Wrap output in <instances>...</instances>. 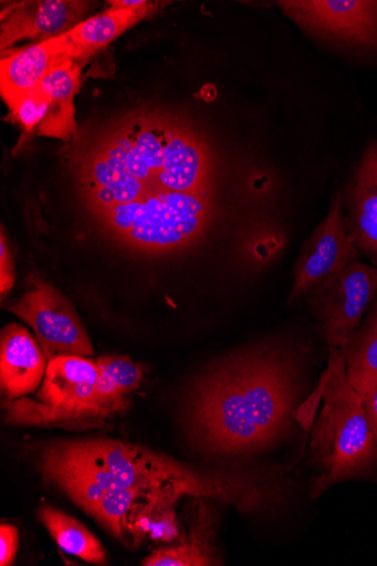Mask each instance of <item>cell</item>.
<instances>
[{
	"label": "cell",
	"mask_w": 377,
	"mask_h": 566,
	"mask_svg": "<svg viewBox=\"0 0 377 566\" xmlns=\"http://www.w3.org/2000/svg\"><path fill=\"white\" fill-rule=\"evenodd\" d=\"M297 364L263 347L229 359L201 378L187 415L198 444L214 454L259 451L282 438L294 417Z\"/></svg>",
	"instance_id": "6da1fadb"
},
{
	"label": "cell",
	"mask_w": 377,
	"mask_h": 566,
	"mask_svg": "<svg viewBox=\"0 0 377 566\" xmlns=\"http://www.w3.org/2000/svg\"><path fill=\"white\" fill-rule=\"evenodd\" d=\"M43 471H61L94 480L105 491L172 489L182 495L218 497L244 510L269 500L265 478L203 473L137 446L113 440L67 441L42 454Z\"/></svg>",
	"instance_id": "7a4b0ae2"
},
{
	"label": "cell",
	"mask_w": 377,
	"mask_h": 566,
	"mask_svg": "<svg viewBox=\"0 0 377 566\" xmlns=\"http://www.w3.org/2000/svg\"><path fill=\"white\" fill-rule=\"evenodd\" d=\"M331 356L323 387L322 413L313 433L312 450L321 475L312 485L317 497L336 484L365 478L377 468V444L363 401L346 371V350L329 347Z\"/></svg>",
	"instance_id": "3957f363"
},
{
	"label": "cell",
	"mask_w": 377,
	"mask_h": 566,
	"mask_svg": "<svg viewBox=\"0 0 377 566\" xmlns=\"http://www.w3.org/2000/svg\"><path fill=\"white\" fill-rule=\"evenodd\" d=\"M210 212L207 192L150 189L138 200L96 212L122 242L144 251H171L195 240Z\"/></svg>",
	"instance_id": "277c9868"
},
{
	"label": "cell",
	"mask_w": 377,
	"mask_h": 566,
	"mask_svg": "<svg viewBox=\"0 0 377 566\" xmlns=\"http://www.w3.org/2000/svg\"><path fill=\"white\" fill-rule=\"evenodd\" d=\"M98 367L86 357L60 356L48 361L35 397L9 401L7 422L27 427L69 428L104 420L96 400Z\"/></svg>",
	"instance_id": "5b68a950"
},
{
	"label": "cell",
	"mask_w": 377,
	"mask_h": 566,
	"mask_svg": "<svg viewBox=\"0 0 377 566\" xmlns=\"http://www.w3.org/2000/svg\"><path fill=\"white\" fill-rule=\"evenodd\" d=\"M376 294L377 268L359 260L310 292L320 329L329 347L347 348Z\"/></svg>",
	"instance_id": "8992f818"
},
{
	"label": "cell",
	"mask_w": 377,
	"mask_h": 566,
	"mask_svg": "<svg viewBox=\"0 0 377 566\" xmlns=\"http://www.w3.org/2000/svg\"><path fill=\"white\" fill-rule=\"evenodd\" d=\"M10 312L24 321L50 359L60 356L87 357L94 349L73 305L55 287L34 281Z\"/></svg>",
	"instance_id": "52a82bcc"
},
{
	"label": "cell",
	"mask_w": 377,
	"mask_h": 566,
	"mask_svg": "<svg viewBox=\"0 0 377 566\" xmlns=\"http://www.w3.org/2000/svg\"><path fill=\"white\" fill-rule=\"evenodd\" d=\"M355 260H358V248L344 220L343 197L337 193L327 218L302 248L289 302L293 303L308 295L318 284L339 273Z\"/></svg>",
	"instance_id": "ba28073f"
},
{
	"label": "cell",
	"mask_w": 377,
	"mask_h": 566,
	"mask_svg": "<svg viewBox=\"0 0 377 566\" xmlns=\"http://www.w3.org/2000/svg\"><path fill=\"white\" fill-rule=\"evenodd\" d=\"M280 7L308 31L353 45L377 48V2L297 0L280 2Z\"/></svg>",
	"instance_id": "9c48e42d"
},
{
	"label": "cell",
	"mask_w": 377,
	"mask_h": 566,
	"mask_svg": "<svg viewBox=\"0 0 377 566\" xmlns=\"http://www.w3.org/2000/svg\"><path fill=\"white\" fill-rule=\"evenodd\" d=\"M80 184L94 213L138 200L150 190L130 174L104 138L87 154Z\"/></svg>",
	"instance_id": "30bf717a"
},
{
	"label": "cell",
	"mask_w": 377,
	"mask_h": 566,
	"mask_svg": "<svg viewBox=\"0 0 377 566\" xmlns=\"http://www.w3.org/2000/svg\"><path fill=\"white\" fill-rule=\"evenodd\" d=\"M175 125L159 120L129 122L107 134L109 142L130 174L149 189L164 167L166 148Z\"/></svg>",
	"instance_id": "8fae6325"
},
{
	"label": "cell",
	"mask_w": 377,
	"mask_h": 566,
	"mask_svg": "<svg viewBox=\"0 0 377 566\" xmlns=\"http://www.w3.org/2000/svg\"><path fill=\"white\" fill-rule=\"evenodd\" d=\"M155 3L146 2L135 8H114L80 22L66 33L52 38L61 60L80 61L91 57L111 44L129 28L151 15Z\"/></svg>",
	"instance_id": "7c38bea8"
},
{
	"label": "cell",
	"mask_w": 377,
	"mask_h": 566,
	"mask_svg": "<svg viewBox=\"0 0 377 566\" xmlns=\"http://www.w3.org/2000/svg\"><path fill=\"white\" fill-rule=\"evenodd\" d=\"M86 9L87 3L65 0L14 6L2 15V48L6 50L22 39L57 38L77 25Z\"/></svg>",
	"instance_id": "4fadbf2b"
},
{
	"label": "cell",
	"mask_w": 377,
	"mask_h": 566,
	"mask_svg": "<svg viewBox=\"0 0 377 566\" xmlns=\"http://www.w3.org/2000/svg\"><path fill=\"white\" fill-rule=\"evenodd\" d=\"M0 346V385L9 401L35 391L43 381L48 364L30 333L11 324L3 331Z\"/></svg>",
	"instance_id": "5bb4252c"
},
{
	"label": "cell",
	"mask_w": 377,
	"mask_h": 566,
	"mask_svg": "<svg viewBox=\"0 0 377 566\" xmlns=\"http://www.w3.org/2000/svg\"><path fill=\"white\" fill-rule=\"evenodd\" d=\"M208 167L203 144L193 133L175 125L155 188L207 192Z\"/></svg>",
	"instance_id": "9a60e30c"
},
{
	"label": "cell",
	"mask_w": 377,
	"mask_h": 566,
	"mask_svg": "<svg viewBox=\"0 0 377 566\" xmlns=\"http://www.w3.org/2000/svg\"><path fill=\"white\" fill-rule=\"evenodd\" d=\"M348 232L377 263V142L365 151L349 190Z\"/></svg>",
	"instance_id": "2e32d148"
},
{
	"label": "cell",
	"mask_w": 377,
	"mask_h": 566,
	"mask_svg": "<svg viewBox=\"0 0 377 566\" xmlns=\"http://www.w3.org/2000/svg\"><path fill=\"white\" fill-rule=\"evenodd\" d=\"M81 67L76 61H60L35 86L50 101L40 134L69 138L75 129L74 96L80 88Z\"/></svg>",
	"instance_id": "e0dca14e"
},
{
	"label": "cell",
	"mask_w": 377,
	"mask_h": 566,
	"mask_svg": "<svg viewBox=\"0 0 377 566\" xmlns=\"http://www.w3.org/2000/svg\"><path fill=\"white\" fill-rule=\"evenodd\" d=\"M60 61L51 39L14 51L2 60V94L8 103L32 91ZM65 61V60H64Z\"/></svg>",
	"instance_id": "ac0fdd59"
},
{
	"label": "cell",
	"mask_w": 377,
	"mask_h": 566,
	"mask_svg": "<svg viewBox=\"0 0 377 566\" xmlns=\"http://www.w3.org/2000/svg\"><path fill=\"white\" fill-rule=\"evenodd\" d=\"M181 496L172 489L149 492L144 504L134 505L126 518L125 528L137 539L148 537L164 543L177 539L179 523L175 505Z\"/></svg>",
	"instance_id": "d6986e66"
},
{
	"label": "cell",
	"mask_w": 377,
	"mask_h": 566,
	"mask_svg": "<svg viewBox=\"0 0 377 566\" xmlns=\"http://www.w3.org/2000/svg\"><path fill=\"white\" fill-rule=\"evenodd\" d=\"M96 365V400L103 419H107L126 409L127 396L140 387L144 375L128 356L103 355Z\"/></svg>",
	"instance_id": "ffe728a7"
},
{
	"label": "cell",
	"mask_w": 377,
	"mask_h": 566,
	"mask_svg": "<svg viewBox=\"0 0 377 566\" xmlns=\"http://www.w3.org/2000/svg\"><path fill=\"white\" fill-rule=\"evenodd\" d=\"M39 518L66 553L75 555L85 562L104 565L106 554L96 537L69 514L44 505L39 511Z\"/></svg>",
	"instance_id": "44dd1931"
},
{
	"label": "cell",
	"mask_w": 377,
	"mask_h": 566,
	"mask_svg": "<svg viewBox=\"0 0 377 566\" xmlns=\"http://www.w3.org/2000/svg\"><path fill=\"white\" fill-rule=\"evenodd\" d=\"M206 520L205 517H199L189 535V539H182L180 545L177 546L155 551L143 560L142 565L205 566L217 563L213 555L214 551L210 544L209 524Z\"/></svg>",
	"instance_id": "7402d4cb"
},
{
	"label": "cell",
	"mask_w": 377,
	"mask_h": 566,
	"mask_svg": "<svg viewBox=\"0 0 377 566\" xmlns=\"http://www.w3.org/2000/svg\"><path fill=\"white\" fill-rule=\"evenodd\" d=\"M149 492L137 489H114L106 491L91 511L115 535L122 537L126 518L138 500Z\"/></svg>",
	"instance_id": "603a6c76"
},
{
	"label": "cell",
	"mask_w": 377,
	"mask_h": 566,
	"mask_svg": "<svg viewBox=\"0 0 377 566\" xmlns=\"http://www.w3.org/2000/svg\"><path fill=\"white\" fill-rule=\"evenodd\" d=\"M8 105L28 133L41 126L50 109L49 98L35 87Z\"/></svg>",
	"instance_id": "cb8c5ba5"
},
{
	"label": "cell",
	"mask_w": 377,
	"mask_h": 566,
	"mask_svg": "<svg viewBox=\"0 0 377 566\" xmlns=\"http://www.w3.org/2000/svg\"><path fill=\"white\" fill-rule=\"evenodd\" d=\"M18 545V528L12 525H2L0 527V565L8 566L14 563Z\"/></svg>",
	"instance_id": "d4e9b609"
},
{
	"label": "cell",
	"mask_w": 377,
	"mask_h": 566,
	"mask_svg": "<svg viewBox=\"0 0 377 566\" xmlns=\"http://www.w3.org/2000/svg\"><path fill=\"white\" fill-rule=\"evenodd\" d=\"M0 255H2V259H0V284H2V294H6L9 292L13 284H14V272H13V265L11 262V254L9 247L7 245L4 234L2 233V243H0Z\"/></svg>",
	"instance_id": "484cf974"
},
{
	"label": "cell",
	"mask_w": 377,
	"mask_h": 566,
	"mask_svg": "<svg viewBox=\"0 0 377 566\" xmlns=\"http://www.w3.org/2000/svg\"><path fill=\"white\" fill-rule=\"evenodd\" d=\"M368 427L377 444V386L363 401Z\"/></svg>",
	"instance_id": "4316f807"
}]
</instances>
